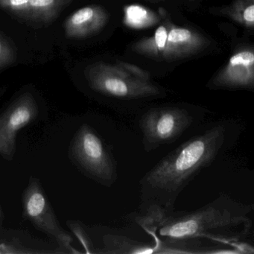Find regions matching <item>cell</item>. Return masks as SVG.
Here are the masks:
<instances>
[{"mask_svg":"<svg viewBox=\"0 0 254 254\" xmlns=\"http://www.w3.org/2000/svg\"><path fill=\"white\" fill-rule=\"evenodd\" d=\"M254 204H245L227 194L192 211H174L163 218L136 221L152 237L157 254H247L252 246L241 241L253 226ZM252 254V253H251Z\"/></svg>","mask_w":254,"mask_h":254,"instance_id":"cell-1","label":"cell"},{"mask_svg":"<svg viewBox=\"0 0 254 254\" xmlns=\"http://www.w3.org/2000/svg\"><path fill=\"white\" fill-rule=\"evenodd\" d=\"M238 128L227 120L217 122L163 157L139 182L136 221L163 218L175 210L183 190L233 145Z\"/></svg>","mask_w":254,"mask_h":254,"instance_id":"cell-2","label":"cell"},{"mask_svg":"<svg viewBox=\"0 0 254 254\" xmlns=\"http://www.w3.org/2000/svg\"><path fill=\"white\" fill-rule=\"evenodd\" d=\"M208 111L185 104L150 108L139 117V129L145 152L173 143L186 131L200 123Z\"/></svg>","mask_w":254,"mask_h":254,"instance_id":"cell-3","label":"cell"},{"mask_svg":"<svg viewBox=\"0 0 254 254\" xmlns=\"http://www.w3.org/2000/svg\"><path fill=\"white\" fill-rule=\"evenodd\" d=\"M84 75L92 90L120 102L148 100L160 97L163 93L151 81L133 76L118 64H93L86 68Z\"/></svg>","mask_w":254,"mask_h":254,"instance_id":"cell-4","label":"cell"},{"mask_svg":"<svg viewBox=\"0 0 254 254\" xmlns=\"http://www.w3.org/2000/svg\"><path fill=\"white\" fill-rule=\"evenodd\" d=\"M70 154L89 178L106 187L118 178L117 163L111 148L91 126L83 124L72 140Z\"/></svg>","mask_w":254,"mask_h":254,"instance_id":"cell-5","label":"cell"},{"mask_svg":"<svg viewBox=\"0 0 254 254\" xmlns=\"http://www.w3.org/2000/svg\"><path fill=\"white\" fill-rule=\"evenodd\" d=\"M23 215L37 229L51 236L65 252L77 254L72 236L61 225L39 180L30 178L22 196Z\"/></svg>","mask_w":254,"mask_h":254,"instance_id":"cell-6","label":"cell"},{"mask_svg":"<svg viewBox=\"0 0 254 254\" xmlns=\"http://www.w3.org/2000/svg\"><path fill=\"white\" fill-rule=\"evenodd\" d=\"M40 116V107L35 96L22 93L0 114V157L12 160L15 155L19 132Z\"/></svg>","mask_w":254,"mask_h":254,"instance_id":"cell-7","label":"cell"},{"mask_svg":"<svg viewBox=\"0 0 254 254\" xmlns=\"http://www.w3.org/2000/svg\"><path fill=\"white\" fill-rule=\"evenodd\" d=\"M218 88L252 89L254 87V53L253 49L239 50L212 81Z\"/></svg>","mask_w":254,"mask_h":254,"instance_id":"cell-8","label":"cell"},{"mask_svg":"<svg viewBox=\"0 0 254 254\" xmlns=\"http://www.w3.org/2000/svg\"><path fill=\"white\" fill-rule=\"evenodd\" d=\"M108 21V14L99 5L80 8L65 20V35L70 39L87 38L100 31Z\"/></svg>","mask_w":254,"mask_h":254,"instance_id":"cell-9","label":"cell"},{"mask_svg":"<svg viewBox=\"0 0 254 254\" xmlns=\"http://www.w3.org/2000/svg\"><path fill=\"white\" fill-rule=\"evenodd\" d=\"M207 44V40L198 32L170 24L163 58L172 61L188 57L200 51Z\"/></svg>","mask_w":254,"mask_h":254,"instance_id":"cell-10","label":"cell"},{"mask_svg":"<svg viewBox=\"0 0 254 254\" xmlns=\"http://www.w3.org/2000/svg\"><path fill=\"white\" fill-rule=\"evenodd\" d=\"M102 249L99 254H157L154 245L139 242L121 235H105L102 239Z\"/></svg>","mask_w":254,"mask_h":254,"instance_id":"cell-11","label":"cell"},{"mask_svg":"<svg viewBox=\"0 0 254 254\" xmlns=\"http://www.w3.org/2000/svg\"><path fill=\"white\" fill-rule=\"evenodd\" d=\"M123 23L130 29H143L152 27L160 20L157 13L137 4L126 5L123 8Z\"/></svg>","mask_w":254,"mask_h":254,"instance_id":"cell-12","label":"cell"},{"mask_svg":"<svg viewBox=\"0 0 254 254\" xmlns=\"http://www.w3.org/2000/svg\"><path fill=\"white\" fill-rule=\"evenodd\" d=\"M170 24L164 23L156 29L154 35L148 38H144L135 43L132 46V50L142 56L149 57H163L168 33H169Z\"/></svg>","mask_w":254,"mask_h":254,"instance_id":"cell-13","label":"cell"},{"mask_svg":"<svg viewBox=\"0 0 254 254\" xmlns=\"http://www.w3.org/2000/svg\"><path fill=\"white\" fill-rule=\"evenodd\" d=\"M73 0H29L28 15L48 23L53 21Z\"/></svg>","mask_w":254,"mask_h":254,"instance_id":"cell-14","label":"cell"},{"mask_svg":"<svg viewBox=\"0 0 254 254\" xmlns=\"http://www.w3.org/2000/svg\"><path fill=\"white\" fill-rule=\"evenodd\" d=\"M230 17L242 26L253 29L254 26V0H237L228 11Z\"/></svg>","mask_w":254,"mask_h":254,"instance_id":"cell-15","label":"cell"},{"mask_svg":"<svg viewBox=\"0 0 254 254\" xmlns=\"http://www.w3.org/2000/svg\"><path fill=\"white\" fill-rule=\"evenodd\" d=\"M17 58L12 44L0 33V70L14 63Z\"/></svg>","mask_w":254,"mask_h":254,"instance_id":"cell-16","label":"cell"},{"mask_svg":"<svg viewBox=\"0 0 254 254\" xmlns=\"http://www.w3.org/2000/svg\"><path fill=\"white\" fill-rule=\"evenodd\" d=\"M69 225V228L73 232L74 234L79 239L81 245L86 250L87 254H93L94 253V247H93V242L90 239V236L87 234V232L84 230L83 226L79 222L75 221H70Z\"/></svg>","mask_w":254,"mask_h":254,"instance_id":"cell-17","label":"cell"},{"mask_svg":"<svg viewBox=\"0 0 254 254\" xmlns=\"http://www.w3.org/2000/svg\"><path fill=\"white\" fill-rule=\"evenodd\" d=\"M29 0H0V8L28 15Z\"/></svg>","mask_w":254,"mask_h":254,"instance_id":"cell-18","label":"cell"},{"mask_svg":"<svg viewBox=\"0 0 254 254\" xmlns=\"http://www.w3.org/2000/svg\"><path fill=\"white\" fill-rule=\"evenodd\" d=\"M117 64H118L122 67L124 68L129 73L131 74L132 75L136 77V78H139V79L144 80V81H150L151 80V75H150L149 72L148 71L144 70L139 66L123 62H118Z\"/></svg>","mask_w":254,"mask_h":254,"instance_id":"cell-19","label":"cell"},{"mask_svg":"<svg viewBox=\"0 0 254 254\" xmlns=\"http://www.w3.org/2000/svg\"><path fill=\"white\" fill-rule=\"evenodd\" d=\"M0 254H8V248L5 244H0Z\"/></svg>","mask_w":254,"mask_h":254,"instance_id":"cell-20","label":"cell"},{"mask_svg":"<svg viewBox=\"0 0 254 254\" xmlns=\"http://www.w3.org/2000/svg\"><path fill=\"white\" fill-rule=\"evenodd\" d=\"M2 210L0 209V222H1V220H2Z\"/></svg>","mask_w":254,"mask_h":254,"instance_id":"cell-21","label":"cell"}]
</instances>
